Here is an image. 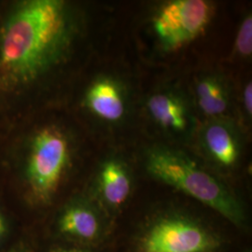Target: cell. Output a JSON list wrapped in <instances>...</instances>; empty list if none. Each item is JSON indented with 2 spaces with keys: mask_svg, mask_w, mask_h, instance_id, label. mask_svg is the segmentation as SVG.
Segmentation results:
<instances>
[{
  "mask_svg": "<svg viewBox=\"0 0 252 252\" xmlns=\"http://www.w3.org/2000/svg\"><path fill=\"white\" fill-rule=\"evenodd\" d=\"M234 48L236 53L240 56L249 57L252 53V15H248L244 19L240 25L236 38Z\"/></svg>",
  "mask_w": 252,
  "mask_h": 252,
  "instance_id": "cell-12",
  "label": "cell"
},
{
  "mask_svg": "<svg viewBox=\"0 0 252 252\" xmlns=\"http://www.w3.org/2000/svg\"><path fill=\"white\" fill-rule=\"evenodd\" d=\"M97 187L100 199L111 210L123 207L132 191V178L126 164L110 159L100 167Z\"/></svg>",
  "mask_w": 252,
  "mask_h": 252,
  "instance_id": "cell-8",
  "label": "cell"
},
{
  "mask_svg": "<svg viewBox=\"0 0 252 252\" xmlns=\"http://www.w3.org/2000/svg\"><path fill=\"white\" fill-rule=\"evenodd\" d=\"M196 98L200 109L209 117L223 115L229 107V95L223 82L213 76H206L197 81Z\"/></svg>",
  "mask_w": 252,
  "mask_h": 252,
  "instance_id": "cell-11",
  "label": "cell"
},
{
  "mask_svg": "<svg viewBox=\"0 0 252 252\" xmlns=\"http://www.w3.org/2000/svg\"><path fill=\"white\" fill-rule=\"evenodd\" d=\"M147 108L153 120L167 130L180 133L188 128L189 119L186 108L173 94H153L147 102Z\"/></svg>",
  "mask_w": 252,
  "mask_h": 252,
  "instance_id": "cell-10",
  "label": "cell"
},
{
  "mask_svg": "<svg viewBox=\"0 0 252 252\" xmlns=\"http://www.w3.org/2000/svg\"><path fill=\"white\" fill-rule=\"evenodd\" d=\"M84 105L91 112L107 122H118L126 113V102L117 83L110 79H99L86 91Z\"/></svg>",
  "mask_w": 252,
  "mask_h": 252,
  "instance_id": "cell-9",
  "label": "cell"
},
{
  "mask_svg": "<svg viewBox=\"0 0 252 252\" xmlns=\"http://www.w3.org/2000/svg\"><path fill=\"white\" fill-rule=\"evenodd\" d=\"M245 252H251V250H249V251H246Z\"/></svg>",
  "mask_w": 252,
  "mask_h": 252,
  "instance_id": "cell-17",
  "label": "cell"
},
{
  "mask_svg": "<svg viewBox=\"0 0 252 252\" xmlns=\"http://www.w3.org/2000/svg\"><path fill=\"white\" fill-rule=\"evenodd\" d=\"M79 35L77 11L66 1L0 5V117L25 122L33 98L67 63Z\"/></svg>",
  "mask_w": 252,
  "mask_h": 252,
  "instance_id": "cell-1",
  "label": "cell"
},
{
  "mask_svg": "<svg viewBox=\"0 0 252 252\" xmlns=\"http://www.w3.org/2000/svg\"><path fill=\"white\" fill-rule=\"evenodd\" d=\"M21 138L19 152L28 197L35 205L46 206L53 201L69 167L71 141L55 125L35 127Z\"/></svg>",
  "mask_w": 252,
  "mask_h": 252,
  "instance_id": "cell-3",
  "label": "cell"
},
{
  "mask_svg": "<svg viewBox=\"0 0 252 252\" xmlns=\"http://www.w3.org/2000/svg\"><path fill=\"white\" fill-rule=\"evenodd\" d=\"M244 107L248 117H252V85L250 81L245 89H244Z\"/></svg>",
  "mask_w": 252,
  "mask_h": 252,
  "instance_id": "cell-13",
  "label": "cell"
},
{
  "mask_svg": "<svg viewBox=\"0 0 252 252\" xmlns=\"http://www.w3.org/2000/svg\"><path fill=\"white\" fill-rule=\"evenodd\" d=\"M25 252L23 250H21V249H14V250H12L11 252Z\"/></svg>",
  "mask_w": 252,
  "mask_h": 252,
  "instance_id": "cell-16",
  "label": "cell"
},
{
  "mask_svg": "<svg viewBox=\"0 0 252 252\" xmlns=\"http://www.w3.org/2000/svg\"><path fill=\"white\" fill-rule=\"evenodd\" d=\"M222 241L215 231L191 217L168 214L145 227L135 252H218Z\"/></svg>",
  "mask_w": 252,
  "mask_h": 252,
  "instance_id": "cell-4",
  "label": "cell"
},
{
  "mask_svg": "<svg viewBox=\"0 0 252 252\" xmlns=\"http://www.w3.org/2000/svg\"><path fill=\"white\" fill-rule=\"evenodd\" d=\"M52 252H88L83 250H80V249H65V248H59L56 249Z\"/></svg>",
  "mask_w": 252,
  "mask_h": 252,
  "instance_id": "cell-15",
  "label": "cell"
},
{
  "mask_svg": "<svg viewBox=\"0 0 252 252\" xmlns=\"http://www.w3.org/2000/svg\"><path fill=\"white\" fill-rule=\"evenodd\" d=\"M106 223L98 210L84 201H75L64 207L58 219L61 234L82 243H95L106 234Z\"/></svg>",
  "mask_w": 252,
  "mask_h": 252,
  "instance_id": "cell-6",
  "label": "cell"
},
{
  "mask_svg": "<svg viewBox=\"0 0 252 252\" xmlns=\"http://www.w3.org/2000/svg\"><path fill=\"white\" fill-rule=\"evenodd\" d=\"M204 0H175L162 5L153 17V29L165 51H176L197 38L212 16Z\"/></svg>",
  "mask_w": 252,
  "mask_h": 252,
  "instance_id": "cell-5",
  "label": "cell"
},
{
  "mask_svg": "<svg viewBox=\"0 0 252 252\" xmlns=\"http://www.w3.org/2000/svg\"><path fill=\"white\" fill-rule=\"evenodd\" d=\"M145 167L153 179L197 200L235 227L243 229L246 225L247 217L240 200L224 182L187 154L156 147L146 154Z\"/></svg>",
  "mask_w": 252,
  "mask_h": 252,
  "instance_id": "cell-2",
  "label": "cell"
},
{
  "mask_svg": "<svg viewBox=\"0 0 252 252\" xmlns=\"http://www.w3.org/2000/svg\"><path fill=\"white\" fill-rule=\"evenodd\" d=\"M201 141L207 156L220 167L232 169L237 164L241 144L238 134L231 124L213 119L204 126Z\"/></svg>",
  "mask_w": 252,
  "mask_h": 252,
  "instance_id": "cell-7",
  "label": "cell"
},
{
  "mask_svg": "<svg viewBox=\"0 0 252 252\" xmlns=\"http://www.w3.org/2000/svg\"><path fill=\"white\" fill-rule=\"evenodd\" d=\"M6 230H7V223H6V220L3 216V214L0 211V244L2 242L5 234H6Z\"/></svg>",
  "mask_w": 252,
  "mask_h": 252,
  "instance_id": "cell-14",
  "label": "cell"
}]
</instances>
